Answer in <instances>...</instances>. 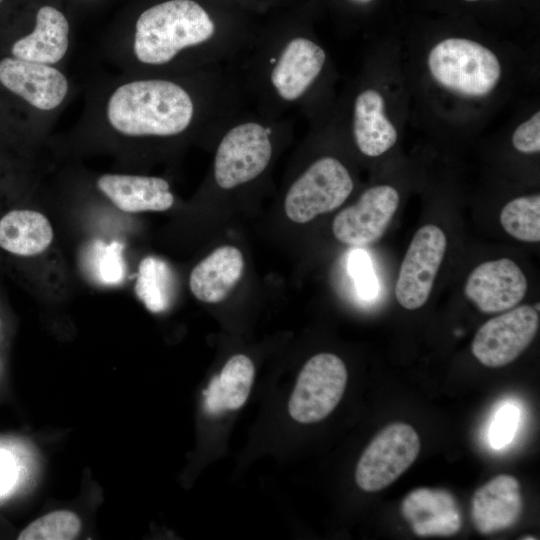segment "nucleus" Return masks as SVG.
Wrapping results in <instances>:
<instances>
[{
    "instance_id": "obj_1",
    "label": "nucleus",
    "mask_w": 540,
    "mask_h": 540,
    "mask_svg": "<svg viewBox=\"0 0 540 540\" xmlns=\"http://www.w3.org/2000/svg\"><path fill=\"white\" fill-rule=\"evenodd\" d=\"M195 104L176 82L140 79L117 87L110 95L106 116L110 126L130 137H170L192 123Z\"/></svg>"
},
{
    "instance_id": "obj_2",
    "label": "nucleus",
    "mask_w": 540,
    "mask_h": 540,
    "mask_svg": "<svg viewBox=\"0 0 540 540\" xmlns=\"http://www.w3.org/2000/svg\"><path fill=\"white\" fill-rule=\"evenodd\" d=\"M216 33L209 13L193 0H168L143 11L135 24L133 49L146 65H163L181 51L206 44Z\"/></svg>"
},
{
    "instance_id": "obj_3",
    "label": "nucleus",
    "mask_w": 540,
    "mask_h": 540,
    "mask_svg": "<svg viewBox=\"0 0 540 540\" xmlns=\"http://www.w3.org/2000/svg\"><path fill=\"white\" fill-rule=\"evenodd\" d=\"M433 78L456 93L481 97L490 93L501 76L496 55L464 38H448L434 46L428 57Z\"/></svg>"
},
{
    "instance_id": "obj_4",
    "label": "nucleus",
    "mask_w": 540,
    "mask_h": 540,
    "mask_svg": "<svg viewBox=\"0 0 540 540\" xmlns=\"http://www.w3.org/2000/svg\"><path fill=\"white\" fill-rule=\"evenodd\" d=\"M346 167L336 158L313 162L290 186L284 201L286 216L304 224L341 206L353 190Z\"/></svg>"
},
{
    "instance_id": "obj_5",
    "label": "nucleus",
    "mask_w": 540,
    "mask_h": 540,
    "mask_svg": "<svg viewBox=\"0 0 540 540\" xmlns=\"http://www.w3.org/2000/svg\"><path fill=\"white\" fill-rule=\"evenodd\" d=\"M420 438L409 424L395 422L382 429L360 456L355 481L366 492L380 491L397 480L416 460Z\"/></svg>"
},
{
    "instance_id": "obj_6",
    "label": "nucleus",
    "mask_w": 540,
    "mask_h": 540,
    "mask_svg": "<svg viewBox=\"0 0 540 540\" xmlns=\"http://www.w3.org/2000/svg\"><path fill=\"white\" fill-rule=\"evenodd\" d=\"M347 369L335 354L319 353L301 369L288 402L290 416L299 423L326 418L340 402L347 384Z\"/></svg>"
},
{
    "instance_id": "obj_7",
    "label": "nucleus",
    "mask_w": 540,
    "mask_h": 540,
    "mask_svg": "<svg viewBox=\"0 0 540 540\" xmlns=\"http://www.w3.org/2000/svg\"><path fill=\"white\" fill-rule=\"evenodd\" d=\"M272 156L270 130L256 121L234 125L222 137L214 158V178L232 189L258 177Z\"/></svg>"
},
{
    "instance_id": "obj_8",
    "label": "nucleus",
    "mask_w": 540,
    "mask_h": 540,
    "mask_svg": "<svg viewBox=\"0 0 540 540\" xmlns=\"http://www.w3.org/2000/svg\"><path fill=\"white\" fill-rule=\"evenodd\" d=\"M446 249V235L438 226L426 224L416 231L395 285V297L402 307L416 310L426 303Z\"/></svg>"
},
{
    "instance_id": "obj_9",
    "label": "nucleus",
    "mask_w": 540,
    "mask_h": 540,
    "mask_svg": "<svg viewBox=\"0 0 540 540\" xmlns=\"http://www.w3.org/2000/svg\"><path fill=\"white\" fill-rule=\"evenodd\" d=\"M538 328L539 312L533 306L509 309L478 329L471 344L472 354L484 366H505L530 345Z\"/></svg>"
},
{
    "instance_id": "obj_10",
    "label": "nucleus",
    "mask_w": 540,
    "mask_h": 540,
    "mask_svg": "<svg viewBox=\"0 0 540 540\" xmlns=\"http://www.w3.org/2000/svg\"><path fill=\"white\" fill-rule=\"evenodd\" d=\"M399 193L389 185L365 190L358 201L340 211L332 230L343 244L365 246L380 239L389 226L398 206Z\"/></svg>"
},
{
    "instance_id": "obj_11",
    "label": "nucleus",
    "mask_w": 540,
    "mask_h": 540,
    "mask_svg": "<svg viewBox=\"0 0 540 540\" xmlns=\"http://www.w3.org/2000/svg\"><path fill=\"white\" fill-rule=\"evenodd\" d=\"M528 283L511 259L486 261L475 267L464 285L465 296L486 314L514 308L526 295Z\"/></svg>"
},
{
    "instance_id": "obj_12",
    "label": "nucleus",
    "mask_w": 540,
    "mask_h": 540,
    "mask_svg": "<svg viewBox=\"0 0 540 540\" xmlns=\"http://www.w3.org/2000/svg\"><path fill=\"white\" fill-rule=\"evenodd\" d=\"M325 61L326 53L320 45L302 36L291 38L270 70L272 90L285 102L299 100L318 78Z\"/></svg>"
},
{
    "instance_id": "obj_13",
    "label": "nucleus",
    "mask_w": 540,
    "mask_h": 540,
    "mask_svg": "<svg viewBox=\"0 0 540 540\" xmlns=\"http://www.w3.org/2000/svg\"><path fill=\"white\" fill-rule=\"evenodd\" d=\"M1 84L39 110L58 107L68 93V80L51 65L6 57L0 61Z\"/></svg>"
},
{
    "instance_id": "obj_14",
    "label": "nucleus",
    "mask_w": 540,
    "mask_h": 540,
    "mask_svg": "<svg viewBox=\"0 0 540 540\" xmlns=\"http://www.w3.org/2000/svg\"><path fill=\"white\" fill-rule=\"evenodd\" d=\"M400 510L413 532L420 537L451 536L462 527L458 502L444 489H414L404 497Z\"/></svg>"
},
{
    "instance_id": "obj_15",
    "label": "nucleus",
    "mask_w": 540,
    "mask_h": 540,
    "mask_svg": "<svg viewBox=\"0 0 540 540\" xmlns=\"http://www.w3.org/2000/svg\"><path fill=\"white\" fill-rule=\"evenodd\" d=\"M521 486L517 478L500 474L479 487L471 499V519L481 534L513 526L522 513Z\"/></svg>"
},
{
    "instance_id": "obj_16",
    "label": "nucleus",
    "mask_w": 540,
    "mask_h": 540,
    "mask_svg": "<svg viewBox=\"0 0 540 540\" xmlns=\"http://www.w3.org/2000/svg\"><path fill=\"white\" fill-rule=\"evenodd\" d=\"M97 186L118 209L128 213L165 211L174 203L169 183L160 177L104 174Z\"/></svg>"
},
{
    "instance_id": "obj_17",
    "label": "nucleus",
    "mask_w": 540,
    "mask_h": 540,
    "mask_svg": "<svg viewBox=\"0 0 540 540\" xmlns=\"http://www.w3.org/2000/svg\"><path fill=\"white\" fill-rule=\"evenodd\" d=\"M69 24L64 14L53 6L41 7L33 31L12 46L13 57L52 65L61 61L69 46Z\"/></svg>"
},
{
    "instance_id": "obj_18",
    "label": "nucleus",
    "mask_w": 540,
    "mask_h": 540,
    "mask_svg": "<svg viewBox=\"0 0 540 540\" xmlns=\"http://www.w3.org/2000/svg\"><path fill=\"white\" fill-rule=\"evenodd\" d=\"M243 269L241 251L233 246H221L193 268L190 290L202 302H221L240 280Z\"/></svg>"
},
{
    "instance_id": "obj_19",
    "label": "nucleus",
    "mask_w": 540,
    "mask_h": 540,
    "mask_svg": "<svg viewBox=\"0 0 540 540\" xmlns=\"http://www.w3.org/2000/svg\"><path fill=\"white\" fill-rule=\"evenodd\" d=\"M384 99L375 90L361 92L354 103L353 134L359 150L376 157L397 141V131L384 114Z\"/></svg>"
},
{
    "instance_id": "obj_20",
    "label": "nucleus",
    "mask_w": 540,
    "mask_h": 540,
    "mask_svg": "<svg viewBox=\"0 0 540 540\" xmlns=\"http://www.w3.org/2000/svg\"><path fill=\"white\" fill-rule=\"evenodd\" d=\"M53 240L49 220L33 210H12L0 219V247L19 256L45 251Z\"/></svg>"
},
{
    "instance_id": "obj_21",
    "label": "nucleus",
    "mask_w": 540,
    "mask_h": 540,
    "mask_svg": "<svg viewBox=\"0 0 540 540\" xmlns=\"http://www.w3.org/2000/svg\"><path fill=\"white\" fill-rule=\"evenodd\" d=\"M254 372V365L246 355L237 354L229 358L205 392L208 411L217 413L243 406L251 390Z\"/></svg>"
},
{
    "instance_id": "obj_22",
    "label": "nucleus",
    "mask_w": 540,
    "mask_h": 540,
    "mask_svg": "<svg viewBox=\"0 0 540 540\" xmlns=\"http://www.w3.org/2000/svg\"><path fill=\"white\" fill-rule=\"evenodd\" d=\"M135 292L146 308L154 313L164 311L173 296V275L169 266L156 257L144 258L138 269Z\"/></svg>"
},
{
    "instance_id": "obj_23",
    "label": "nucleus",
    "mask_w": 540,
    "mask_h": 540,
    "mask_svg": "<svg viewBox=\"0 0 540 540\" xmlns=\"http://www.w3.org/2000/svg\"><path fill=\"white\" fill-rule=\"evenodd\" d=\"M500 223L513 238L523 242L540 241V196L517 197L501 210Z\"/></svg>"
},
{
    "instance_id": "obj_24",
    "label": "nucleus",
    "mask_w": 540,
    "mask_h": 540,
    "mask_svg": "<svg viewBox=\"0 0 540 540\" xmlns=\"http://www.w3.org/2000/svg\"><path fill=\"white\" fill-rule=\"evenodd\" d=\"M122 249L123 246L117 241L110 244L93 241L84 257L89 274L102 284L114 285L121 282L125 275Z\"/></svg>"
},
{
    "instance_id": "obj_25",
    "label": "nucleus",
    "mask_w": 540,
    "mask_h": 540,
    "mask_svg": "<svg viewBox=\"0 0 540 540\" xmlns=\"http://www.w3.org/2000/svg\"><path fill=\"white\" fill-rule=\"evenodd\" d=\"M81 528L78 516L67 510L51 512L28 525L19 540H71Z\"/></svg>"
},
{
    "instance_id": "obj_26",
    "label": "nucleus",
    "mask_w": 540,
    "mask_h": 540,
    "mask_svg": "<svg viewBox=\"0 0 540 540\" xmlns=\"http://www.w3.org/2000/svg\"><path fill=\"white\" fill-rule=\"evenodd\" d=\"M520 420L517 406L507 403L499 408L489 428V442L495 449H501L513 439Z\"/></svg>"
},
{
    "instance_id": "obj_27",
    "label": "nucleus",
    "mask_w": 540,
    "mask_h": 540,
    "mask_svg": "<svg viewBox=\"0 0 540 540\" xmlns=\"http://www.w3.org/2000/svg\"><path fill=\"white\" fill-rule=\"evenodd\" d=\"M348 267L359 295L364 299L373 298L378 291V282L367 253L360 249L354 250L350 255Z\"/></svg>"
},
{
    "instance_id": "obj_28",
    "label": "nucleus",
    "mask_w": 540,
    "mask_h": 540,
    "mask_svg": "<svg viewBox=\"0 0 540 540\" xmlns=\"http://www.w3.org/2000/svg\"><path fill=\"white\" fill-rule=\"evenodd\" d=\"M512 143L516 150L531 154L540 151V113L520 124L513 133Z\"/></svg>"
},
{
    "instance_id": "obj_29",
    "label": "nucleus",
    "mask_w": 540,
    "mask_h": 540,
    "mask_svg": "<svg viewBox=\"0 0 540 540\" xmlns=\"http://www.w3.org/2000/svg\"><path fill=\"white\" fill-rule=\"evenodd\" d=\"M18 478V466L10 452L0 448V496L14 486Z\"/></svg>"
},
{
    "instance_id": "obj_30",
    "label": "nucleus",
    "mask_w": 540,
    "mask_h": 540,
    "mask_svg": "<svg viewBox=\"0 0 540 540\" xmlns=\"http://www.w3.org/2000/svg\"><path fill=\"white\" fill-rule=\"evenodd\" d=\"M355 3H367V2H370L371 0H351Z\"/></svg>"
},
{
    "instance_id": "obj_31",
    "label": "nucleus",
    "mask_w": 540,
    "mask_h": 540,
    "mask_svg": "<svg viewBox=\"0 0 540 540\" xmlns=\"http://www.w3.org/2000/svg\"><path fill=\"white\" fill-rule=\"evenodd\" d=\"M523 539H536L535 537H523Z\"/></svg>"
},
{
    "instance_id": "obj_32",
    "label": "nucleus",
    "mask_w": 540,
    "mask_h": 540,
    "mask_svg": "<svg viewBox=\"0 0 540 540\" xmlns=\"http://www.w3.org/2000/svg\"><path fill=\"white\" fill-rule=\"evenodd\" d=\"M465 1L473 2V1H477V0H465Z\"/></svg>"
},
{
    "instance_id": "obj_33",
    "label": "nucleus",
    "mask_w": 540,
    "mask_h": 540,
    "mask_svg": "<svg viewBox=\"0 0 540 540\" xmlns=\"http://www.w3.org/2000/svg\"><path fill=\"white\" fill-rule=\"evenodd\" d=\"M1 1H2V0H0V2H1Z\"/></svg>"
}]
</instances>
